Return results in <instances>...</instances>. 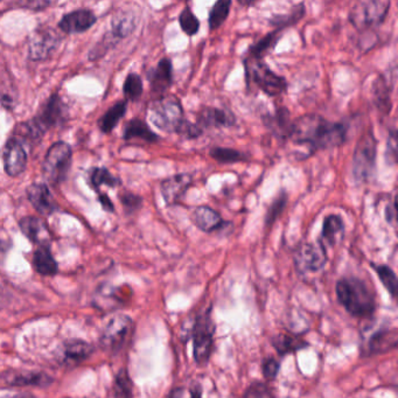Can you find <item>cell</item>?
<instances>
[{
    "label": "cell",
    "instance_id": "44",
    "mask_svg": "<svg viewBox=\"0 0 398 398\" xmlns=\"http://www.w3.org/2000/svg\"><path fill=\"white\" fill-rule=\"evenodd\" d=\"M243 398H270L269 390L267 385L256 382L247 389Z\"/></svg>",
    "mask_w": 398,
    "mask_h": 398
},
{
    "label": "cell",
    "instance_id": "5",
    "mask_svg": "<svg viewBox=\"0 0 398 398\" xmlns=\"http://www.w3.org/2000/svg\"><path fill=\"white\" fill-rule=\"evenodd\" d=\"M377 141L372 130L366 132L357 141L352 161V174L357 185L369 183L376 173Z\"/></svg>",
    "mask_w": 398,
    "mask_h": 398
},
{
    "label": "cell",
    "instance_id": "1",
    "mask_svg": "<svg viewBox=\"0 0 398 398\" xmlns=\"http://www.w3.org/2000/svg\"><path fill=\"white\" fill-rule=\"evenodd\" d=\"M348 128L345 123L330 122L317 113L302 115L293 121L287 141L306 146L310 153L339 148L347 141Z\"/></svg>",
    "mask_w": 398,
    "mask_h": 398
},
{
    "label": "cell",
    "instance_id": "51",
    "mask_svg": "<svg viewBox=\"0 0 398 398\" xmlns=\"http://www.w3.org/2000/svg\"><path fill=\"white\" fill-rule=\"evenodd\" d=\"M238 3L241 4V5H245V6H252V5H255V1H252V3H251V1H247V3H244V1H238Z\"/></svg>",
    "mask_w": 398,
    "mask_h": 398
},
{
    "label": "cell",
    "instance_id": "34",
    "mask_svg": "<svg viewBox=\"0 0 398 398\" xmlns=\"http://www.w3.org/2000/svg\"><path fill=\"white\" fill-rule=\"evenodd\" d=\"M209 155L220 164H238L249 160V155L245 152L238 151L230 148H213Z\"/></svg>",
    "mask_w": 398,
    "mask_h": 398
},
{
    "label": "cell",
    "instance_id": "38",
    "mask_svg": "<svg viewBox=\"0 0 398 398\" xmlns=\"http://www.w3.org/2000/svg\"><path fill=\"white\" fill-rule=\"evenodd\" d=\"M180 29L186 36H194L199 33L200 20L193 13L190 6H186L181 11L179 16Z\"/></svg>",
    "mask_w": 398,
    "mask_h": 398
},
{
    "label": "cell",
    "instance_id": "7",
    "mask_svg": "<svg viewBox=\"0 0 398 398\" xmlns=\"http://www.w3.org/2000/svg\"><path fill=\"white\" fill-rule=\"evenodd\" d=\"M389 9L388 0H361L350 9L348 19L357 31H368L384 21Z\"/></svg>",
    "mask_w": 398,
    "mask_h": 398
},
{
    "label": "cell",
    "instance_id": "48",
    "mask_svg": "<svg viewBox=\"0 0 398 398\" xmlns=\"http://www.w3.org/2000/svg\"><path fill=\"white\" fill-rule=\"evenodd\" d=\"M100 201L102 203L103 208L108 210V212L113 213L115 212V207H113V203H111V200L106 195H101Z\"/></svg>",
    "mask_w": 398,
    "mask_h": 398
},
{
    "label": "cell",
    "instance_id": "2",
    "mask_svg": "<svg viewBox=\"0 0 398 398\" xmlns=\"http://www.w3.org/2000/svg\"><path fill=\"white\" fill-rule=\"evenodd\" d=\"M337 297L346 311L357 318H366L375 312V295L363 280L349 277L337 282Z\"/></svg>",
    "mask_w": 398,
    "mask_h": 398
},
{
    "label": "cell",
    "instance_id": "12",
    "mask_svg": "<svg viewBox=\"0 0 398 398\" xmlns=\"http://www.w3.org/2000/svg\"><path fill=\"white\" fill-rule=\"evenodd\" d=\"M58 33L51 29H38L29 38V55L33 61L49 58L56 49L60 40Z\"/></svg>",
    "mask_w": 398,
    "mask_h": 398
},
{
    "label": "cell",
    "instance_id": "22",
    "mask_svg": "<svg viewBox=\"0 0 398 398\" xmlns=\"http://www.w3.org/2000/svg\"><path fill=\"white\" fill-rule=\"evenodd\" d=\"M345 222L340 215L330 214L324 218L322 229H321V238H319L322 243L327 244L330 247H334L335 244L344 238Z\"/></svg>",
    "mask_w": 398,
    "mask_h": 398
},
{
    "label": "cell",
    "instance_id": "50",
    "mask_svg": "<svg viewBox=\"0 0 398 398\" xmlns=\"http://www.w3.org/2000/svg\"><path fill=\"white\" fill-rule=\"evenodd\" d=\"M11 398H34V396L29 395V394H20V395L13 396Z\"/></svg>",
    "mask_w": 398,
    "mask_h": 398
},
{
    "label": "cell",
    "instance_id": "32",
    "mask_svg": "<svg viewBox=\"0 0 398 398\" xmlns=\"http://www.w3.org/2000/svg\"><path fill=\"white\" fill-rule=\"evenodd\" d=\"M305 14V5L302 3L299 4V5H295L287 14L285 13V14H276V16H271L269 24L272 27H275V29H282V31H284V29H287L290 26L299 23Z\"/></svg>",
    "mask_w": 398,
    "mask_h": 398
},
{
    "label": "cell",
    "instance_id": "29",
    "mask_svg": "<svg viewBox=\"0 0 398 398\" xmlns=\"http://www.w3.org/2000/svg\"><path fill=\"white\" fill-rule=\"evenodd\" d=\"M113 29L110 36L115 40L128 38L131 36L137 26V16L132 12H122L117 14L113 19Z\"/></svg>",
    "mask_w": 398,
    "mask_h": 398
},
{
    "label": "cell",
    "instance_id": "8",
    "mask_svg": "<svg viewBox=\"0 0 398 398\" xmlns=\"http://www.w3.org/2000/svg\"><path fill=\"white\" fill-rule=\"evenodd\" d=\"M71 145L64 141H58L51 145L46 153L45 160L42 165V173L46 181L58 186L67 177L68 170L71 168Z\"/></svg>",
    "mask_w": 398,
    "mask_h": 398
},
{
    "label": "cell",
    "instance_id": "14",
    "mask_svg": "<svg viewBox=\"0 0 398 398\" xmlns=\"http://www.w3.org/2000/svg\"><path fill=\"white\" fill-rule=\"evenodd\" d=\"M236 116L229 110L220 109L215 106H203L196 113V126L203 131L205 128H227L236 124Z\"/></svg>",
    "mask_w": 398,
    "mask_h": 398
},
{
    "label": "cell",
    "instance_id": "18",
    "mask_svg": "<svg viewBox=\"0 0 398 398\" xmlns=\"http://www.w3.org/2000/svg\"><path fill=\"white\" fill-rule=\"evenodd\" d=\"M96 21L97 18L93 11L81 9L64 14L58 23V29L67 34H75L86 32Z\"/></svg>",
    "mask_w": 398,
    "mask_h": 398
},
{
    "label": "cell",
    "instance_id": "4",
    "mask_svg": "<svg viewBox=\"0 0 398 398\" xmlns=\"http://www.w3.org/2000/svg\"><path fill=\"white\" fill-rule=\"evenodd\" d=\"M183 104L174 95L158 97L148 106V117L152 124L161 131L177 133L185 119Z\"/></svg>",
    "mask_w": 398,
    "mask_h": 398
},
{
    "label": "cell",
    "instance_id": "39",
    "mask_svg": "<svg viewBox=\"0 0 398 398\" xmlns=\"http://www.w3.org/2000/svg\"><path fill=\"white\" fill-rule=\"evenodd\" d=\"M287 193L284 190H280L278 195L275 198L272 203H270L267 208V215H265V225H272L276 222L277 218L282 215L284 209L287 205Z\"/></svg>",
    "mask_w": 398,
    "mask_h": 398
},
{
    "label": "cell",
    "instance_id": "13",
    "mask_svg": "<svg viewBox=\"0 0 398 398\" xmlns=\"http://www.w3.org/2000/svg\"><path fill=\"white\" fill-rule=\"evenodd\" d=\"M4 170L11 178L19 177L27 167V152L23 141L16 137L7 141L3 151Z\"/></svg>",
    "mask_w": 398,
    "mask_h": 398
},
{
    "label": "cell",
    "instance_id": "23",
    "mask_svg": "<svg viewBox=\"0 0 398 398\" xmlns=\"http://www.w3.org/2000/svg\"><path fill=\"white\" fill-rule=\"evenodd\" d=\"M397 345V331L396 330H383L376 332L367 346V355H376V354L385 353L394 349Z\"/></svg>",
    "mask_w": 398,
    "mask_h": 398
},
{
    "label": "cell",
    "instance_id": "17",
    "mask_svg": "<svg viewBox=\"0 0 398 398\" xmlns=\"http://www.w3.org/2000/svg\"><path fill=\"white\" fill-rule=\"evenodd\" d=\"M190 221L196 228L207 234H212V233L221 230L227 225H231L222 218L220 213L216 212L215 209L210 208L208 205H199L194 208L190 214Z\"/></svg>",
    "mask_w": 398,
    "mask_h": 398
},
{
    "label": "cell",
    "instance_id": "16",
    "mask_svg": "<svg viewBox=\"0 0 398 398\" xmlns=\"http://www.w3.org/2000/svg\"><path fill=\"white\" fill-rule=\"evenodd\" d=\"M148 80L152 93L158 95V97L166 95L167 90L173 84V64L170 58H161L157 66L148 71Z\"/></svg>",
    "mask_w": 398,
    "mask_h": 398
},
{
    "label": "cell",
    "instance_id": "35",
    "mask_svg": "<svg viewBox=\"0 0 398 398\" xmlns=\"http://www.w3.org/2000/svg\"><path fill=\"white\" fill-rule=\"evenodd\" d=\"M230 7L231 0H218L213 5L208 16V26L210 31H216L225 24V20L228 19Z\"/></svg>",
    "mask_w": 398,
    "mask_h": 398
},
{
    "label": "cell",
    "instance_id": "3",
    "mask_svg": "<svg viewBox=\"0 0 398 398\" xmlns=\"http://www.w3.org/2000/svg\"><path fill=\"white\" fill-rule=\"evenodd\" d=\"M66 113L67 108L62 102L61 97L55 93L49 97L31 121L20 126L19 137H25L29 141H40L46 131L63 122Z\"/></svg>",
    "mask_w": 398,
    "mask_h": 398
},
{
    "label": "cell",
    "instance_id": "26",
    "mask_svg": "<svg viewBox=\"0 0 398 398\" xmlns=\"http://www.w3.org/2000/svg\"><path fill=\"white\" fill-rule=\"evenodd\" d=\"M124 139L126 141L139 139L145 143H157L160 137L155 132L152 131L144 121L135 118L126 123V128H124Z\"/></svg>",
    "mask_w": 398,
    "mask_h": 398
},
{
    "label": "cell",
    "instance_id": "28",
    "mask_svg": "<svg viewBox=\"0 0 398 398\" xmlns=\"http://www.w3.org/2000/svg\"><path fill=\"white\" fill-rule=\"evenodd\" d=\"M33 265L36 272L42 276H54L58 272V263L55 262L47 244L39 245L33 255Z\"/></svg>",
    "mask_w": 398,
    "mask_h": 398
},
{
    "label": "cell",
    "instance_id": "21",
    "mask_svg": "<svg viewBox=\"0 0 398 398\" xmlns=\"http://www.w3.org/2000/svg\"><path fill=\"white\" fill-rule=\"evenodd\" d=\"M51 377L41 372H9L0 375V384L11 387H26V385H47Z\"/></svg>",
    "mask_w": 398,
    "mask_h": 398
},
{
    "label": "cell",
    "instance_id": "40",
    "mask_svg": "<svg viewBox=\"0 0 398 398\" xmlns=\"http://www.w3.org/2000/svg\"><path fill=\"white\" fill-rule=\"evenodd\" d=\"M123 91L128 101H137L141 98L144 91V86H143V80L138 74L131 73L126 76V82H124V87Z\"/></svg>",
    "mask_w": 398,
    "mask_h": 398
},
{
    "label": "cell",
    "instance_id": "6",
    "mask_svg": "<svg viewBox=\"0 0 398 398\" xmlns=\"http://www.w3.org/2000/svg\"><path fill=\"white\" fill-rule=\"evenodd\" d=\"M248 83H254L269 97L280 96L287 90L285 77L277 74L263 60H245Z\"/></svg>",
    "mask_w": 398,
    "mask_h": 398
},
{
    "label": "cell",
    "instance_id": "43",
    "mask_svg": "<svg viewBox=\"0 0 398 398\" xmlns=\"http://www.w3.org/2000/svg\"><path fill=\"white\" fill-rule=\"evenodd\" d=\"M121 203L124 205V208L128 210V213H135L141 208L143 205V199L141 196L136 195L133 193L124 192L119 196Z\"/></svg>",
    "mask_w": 398,
    "mask_h": 398
},
{
    "label": "cell",
    "instance_id": "20",
    "mask_svg": "<svg viewBox=\"0 0 398 398\" xmlns=\"http://www.w3.org/2000/svg\"><path fill=\"white\" fill-rule=\"evenodd\" d=\"M292 123L289 109L284 106L278 108L273 115L267 113V117H264V124L270 131L272 132L277 138L284 139V141L289 139L290 133L292 130Z\"/></svg>",
    "mask_w": 398,
    "mask_h": 398
},
{
    "label": "cell",
    "instance_id": "46",
    "mask_svg": "<svg viewBox=\"0 0 398 398\" xmlns=\"http://www.w3.org/2000/svg\"><path fill=\"white\" fill-rule=\"evenodd\" d=\"M389 151V160H392L395 163L397 159V133L395 130L392 132V135L388 138V148Z\"/></svg>",
    "mask_w": 398,
    "mask_h": 398
},
{
    "label": "cell",
    "instance_id": "27",
    "mask_svg": "<svg viewBox=\"0 0 398 398\" xmlns=\"http://www.w3.org/2000/svg\"><path fill=\"white\" fill-rule=\"evenodd\" d=\"M93 347L83 340L67 341L62 348V359L67 364H77L90 357Z\"/></svg>",
    "mask_w": 398,
    "mask_h": 398
},
{
    "label": "cell",
    "instance_id": "30",
    "mask_svg": "<svg viewBox=\"0 0 398 398\" xmlns=\"http://www.w3.org/2000/svg\"><path fill=\"white\" fill-rule=\"evenodd\" d=\"M126 110H128V104L126 101L116 103L115 106H111L98 121L101 131L104 133H110L113 131V128L118 126L121 119L126 116Z\"/></svg>",
    "mask_w": 398,
    "mask_h": 398
},
{
    "label": "cell",
    "instance_id": "42",
    "mask_svg": "<svg viewBox=\"0 0 398 398\" xmlns=\"http://www.w3.org/2000/svg\"><path fill=\"white\" fill-rule=\"evenodd\" d=\"M203 133V130L196 126V123L190 122L187 119H183V122L181 123V126H179L177 131V135L180 138L185 139V141L199 138Z\"/></svg>",
    "mask_w": 398,
    "mask_h": 398
},
{
    "label": "cell",
    "instance_id": "24",
    "mask_svg": "<svg viewBox=\"0 0 398 398\" xmlns=\"http://www.w3.org/2000/svg\"><path fill=\"white\" fill-rule=\"evenodd\" d=\"M282 29H273L272 32L267 33L263 38L255 42L248 49L247 54L244 55L245 60H262V58L273 51L277 42L280 41Z\"/></svg>",
    "mask_w": 398,
    "mask_h": 398
},
{
    "label": "cell",
    "instance_id": "9",
    "mask_svg": "<svg viewBox=\"0 0 398 398\" xmlns=\"http://www.w3.org/2000/svg\"><path fill=\"white\" fill-rule=\"evenodd\" d=\"M215 325L212 319L210 308L195 319L193 326V353L198 364H205L212 355L214 346Z\"/></svg>",
    "mask_w": 398,
    "mask_h": 398
},
{
    "label": "cell",
    "instance_id": "49",
    "mask_svg": "<svg viewBox=\"0 0 398 398\" xmlns=\"http://www.w3.org/2000/svg\"><path fill=\"white\" fill-rule=\"evenodd\" d=\"M192 398H201V387L196 385L195 388L192 389Z\"/></svg>",
    "mask_w": 398,
    "mask_h": 398
},
{
    "label": "cell",
    "instance_id": "47",
    "mask_svg": "<svg viewBox=\"0 0 398 398\" xmlns=\"http://www.w3.org/2000/svg\"><path fill=\"white\" fill-rule=\"evenodd\" d=\"M385 220L389 225H396V220H397V203H396V196L394 198L392 205H388L385 207Z\"/></svg>",
    "mask_w": 398,
    "mask_h": 398
},
{
    "label": "cell",
    "instance_id": "15",
    "mask_svg": "<svg viewBox=\"0 0 398 398\" xmlns=\"http://www.w3.org/2000/svg\"><path fill=\"white\" fill-rule=\"evenodd\" d=\"M193 183V175L190 173H179L165 179L160 185L161 195L167 207L177 205L181 198L190 190Z\"/></svg>",
    "mask_w": 398,
    "mask_h": 398
},
{
    "label": "cell",
    "instance_id": "37",
    "mask_svg": "<svg viewBox=\"0 0 398 398\" xmlns=\"http://www.w3.org/2000/svg\"><path fill=\"white\" fill-rule=\"evenodd\" d=\"M372 267L375 270V272L377 273V276L382 282L385 289L388 290V292L390 293L392 298H395L396 292H397V277H396L394 270L384 264L372 263Z\"/></svg>",
    "mask_w": 398,
    "mask_h": 398
},
{
    "label": "cell",
    "instance_id": "36",
    "mask_svg": "<svg viewBox=\"0 0 398 398\" xmlns=\"http://www.w3.org/2000/svg\"><path fill=\"white\" fill-rule=\"evenodd\" d=\"M90 183L93 186V190H98L101 187L109 186L110 188H115L117 185L121 183L117 178L113 177L106 167H95L91 173H90Z\"/></svg>",
    "mask_w": 398,
    "mask_h": 398
},
{
    "label": "cell",
    "instance_id": "33",
    "mask_svg": "<svg viewBox=\"0 0 398 398\" xmlns=\"http://www.w3.org/2000/svg\"><path fill=\"white\" fill-rule=\"evenodd\" d=\"M272 345L280 355L295 353V352H298L299 349H302V348L308 346V344H306L302 339L285 333L278 334L273 337Z\"/></svg>",
    "mask_w": 398,
    "mask_h": 398
},
{
    "label": "cell",
    "instance_id": "10",
    "mask_svg": "<svg viewBox=\"0 0 398 398\" xmlns=\"http://www.w3.org/2000/svg\"><path fill=\"white\" fill-rule=\"evenodd\" d=\"M133 321L128 315H113L103 330L101 347L106 352L117 353L122 349L131 335Z\"/></svg>",
    "mask_w": 398,
    "mask_h": 398
},
{
    "label": "cell",
    "instance_id": "25",
    "mask_svg": "<svg viewBox=\"0 0 398 398\" xmlns=\"http://www.w3.org/2000/svg\"><path fill=\"white\" fill-rule=\"evenodd\" d=\"M19 227L26 238L34 243L46 244L49 229L46 227L45 222L36 216H26L19 222Z\"/></svg>",
    "mask_w": 398,
    "mask_h": 398
},
{
    "label": "cell",
    "instance_id": "45",
    "mask_svg": "<svg viewBox=\"0 0 398 398\" xmlns=\"http://www.w3.org/2000/svg\"><path fill=\"white\" fill-rule=\"evenodd\" d=\"M280 362L275 359H267L263 363V375L267 381L276 379L280 372Z\"/></svg>",
    "mask_w": 398,
    "mask_h": 398
},
{
    "label": "cell",
    "instance_id": "11",
    "mask_svg": "<svg viewBox=\"0 0 398 398\" xmlns=\"http://www.w3.org/2000/svg\"><path fill=\"white\" fill-rule=\"evenodd\" d=\"M327 263V251L324 243L317 242L302 243L295 252V269L300 273L318 272Z\"/></svg>",
    "mask_w": 398,
    "mask_h": 398
},
{
    "label": "cell",
    "instance_id": "31",
    "mask_svg": "<svg viewBox=\"0 0 398 398\" xmlns=\"http://www.w3.org/2000/svg\"><path fill=\"white\" fill-rule=\"evenodd\" d=\"M392 93V89L389 88L387 78L384 76L377 77V80L374 82V87H372V97H374L376 106L384 113H390V110H392V100H390L392 93Z\"/></svg>",
    "mask_w": 398,
    "mask_h": 398
},
{
    "label": "cell",
    "instance_id": "41",
    "mask_svg": "<svg viewBox=\"0 0 398 398\" xmlns=\"http://www.w3.org/2000/svg\"><path fill=\"white\" fill-rule=\"evenodd\" d=\"M132 392H133V385H132L131 379L128 377V372L122 370L116 377V398H132Z\"/></svg>",
    "mask_w": 398,
    "mask_h": 398
},
{
    "label": "cell",
    "instance_id": "19",
    "mask_svg": "<svg viewBox=\"0 0 398 398\" xmlns=\"http://www.w3.org/2000/svg\"><path fill=\"white\" fill-rule=\"evenodd\" d=\"M27 196L29 203L41 215L49 216L56 210L54 199L46 183H36L31 185L27 188Z\"/></svg>",
    "mask_w": 398,
    "mask_h": 398
}]
</instances>
